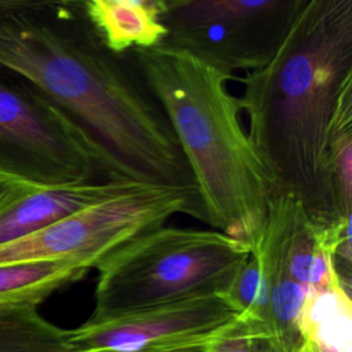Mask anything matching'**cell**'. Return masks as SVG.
Wrapping results in <instances>:
<instances>
[{
	"mask_svg": "<svg viewBox=\"0 0 352 352\" xmlns=\"http://www.w3.org/2000/svg\"><path fill=\"white\" fill-rule=\"evenodd\" d=\"M87 267L74 260H41L0 265V308L38 305L60 287L81 279Z\"/></svg>",
	"mask_w": 352,
	"mask_h": 352,
	"instance_id": "obj_12",
	"label": "cell"
},
{
	"mask_svg": "<svg viewBox=\"0 0 352 352\" xmlns=\"http://www.w3.org/2000/svg\"><path fill=\"white\" fill-rule=\"evenodd\" d=\"M37 186L0 169V209Z\"/></svg>",
	"mask_w": 352,
	"mask_h": 352,
	"instance_id": "obj_17",
	"label": "cell"
},
{
	"mask_svg": "<svg viewBox=\"0 0 352 352\" xmlns=\"http://www.w3.org/2000/svg\"><path fill=\"white\" fill-rule=\"evenodd\" d=\"M81 6L96 36L114 54L155 47L168 36L158 11L107 0H82Z\"/></svg>",
	"mask_w": 352,
	"mask_h": 352,
	"instance_id": "obj_10",
	"label": "cell"
},
{
	"mask_svg": "<svg viewBox=\"0 0 352 352\" xmlns=\"http://www.w3.org/2000/svg\"><path fill=\"white\" fill-rule=\"evenodd\" d=\"M204 344H194V345H187L182 348H173V349H166V351H158V352H204Z\"/></svg>",
	"mask_w": 352,
	"mask_h": 352,
	"instance_id": "obj_20",
	"label": "cell"
},
{
	"mask_svg": "<svg viewBox=\"0 0 352 352\" xmlns=\"http://www.w3.org/2000/svg\"><path fill=\"white\" fill-rule=\"evenodd\" d=\"M270 327L258 319L238 314L219 329L204 346V352H276ZM282 352V351H280Z\"/></svg>",
	"mask_w": 352,
	"mask_h": 352,
	"instance_id": "obj_16",
	"label": "cell"
},
{
	"mask_svg": "<svg viewBox=\"0 0 352 352\" xmlns=\"http://www.w3.org/2000/svg\"><path fill=\"white\" fill-rule=\"evenodd\" d=\"M177 213L205 221L191 190L138 184L88 205L26 236L0 245V265L41 260H74L96 268L128 241L165 226Z\"/></svg>",
	"mask_w": 352,
	"mask_h": 352,
	"instance_id": "obj_5",
	"label": "cell"
},
{
	"mask_svg": "<svg viewBox=\"0 0 352 352\" xmlns=\"http://www.w3.org/2000/svg\"><path fill=\"white\" fill-rule=\"evenodd\" d=\"M138 184L126 179H98L37 186L0 209V245L40 231L60 219Z\"/></svg>",
	"mask_w": 352,
	"mask_h": 352,
	"instance_id": "obj_9",
	"label": "cell"
},
{
	"mask_svg": "<svg viewBox=\"0 0 352 352\" xmlns=\"http://www.w3.org/2000/svg\"><path fill=\"white\" fill-rule=\"evenodd\" d=\"M129 56L170 125L205 221L254 249L275 188L228 91L235 74L166 43Z\"/></svg>",
	"mask_w": 352,
	"mask_h": 352,
	"instance_id": "obj_3",
	"label": "cell"
},
{
	"mask_svg": "<svg viewBox=\"0 0 352 352\" xmlns=\"http://www.w3.org/2000/svg\"><path fill=\"white\" fill-rule=\"evenodd\" d=\"M82 0H0V12L15 10V8H25L41 4H54V3H81Z\"/></svg>",
	"mask_w": 352,
	"mask_h": 352,
	"instance_id": "obj_18",
	"label": "cell"
},
{
	"mask_svg": "<svg viewBox=\"0 0 352 352\" xmlns=\"http://www.w3.org/2000/svg\"><path fill=\"white\" fill-rule=\"evenodd\" d=\"M276 352H280V351H276Z\"/></svg>",
	"mask_w": 352,
	"mask_h": 352,
	"instance_id": "obj_22",
	"label": "cell"
},
{
	"mask_svg": "<svg viewBox=\"0 0 352 352\" xmlns=\"http://www.w3.org/2000/svg\"><path fill=\"white\" fill-rule=\"evenodd\" d=\"M296 352H311V349H309V348L302 342V344L300 345V348H298Z\"/></svg>",
	"mask_w": 352,
	"mask_h": 352,
	"instance_id": "obj_21",
	"label": "cell"
},
{
	"mask_svg": "<svg viewBox=\"0 0 352 352\" xmlns=\"http://www.w3.org/2000/svg\"><path fill=\"white\" fill-rule=\"evenodd\" d=\"M329 170L342 216L352 213V94L338 104L329 129Z\"/></svg>",
	"mask_w": 352,
	"mask_h": 352,
	"instance_id": "obj_14",
	"label": "cell"
},
{
	"mask_svg": "<svg viewBox=\"0 0 352 352\" xmlns=\"http://www.w3.org/2000/svg\"><path fill=\"white\" fill-rule=\"evenodd\" d=\"M117 4H125V6H136V7H144L154 11L161 12L162 11V0H107Z\"/></svg>",
	"mask_w": 352,
	"mask_h": 352,
	"instance_id": "obj_19",
	"label": "cell"
},
{
	"mask_svg": "<svg viewBox=\"0 0 352 352\" xmlns=\"http://www.w3.org/2000/svg\"><path fill=\"white\" fill-rule=\"evenodd\" d=\"M0 352H69L67 330L44 319L36 305L1 307Z\"/></svg>",
	"mask_w": 352,
	"mask_h": 352,
	"instance_id": "obj_13",
	"label": "cell"
},
{
	"mask_svg": "<svg viewBox=\"0 0 352 352\" xmlns=\"http://www.w3.org/2000/svg\"><path fill=\"white\" fill-rule=\"evenodd\" d=\"M305 0H164V43L235 73L261 66Z\"/></svg>",
	"mask_w": 352,
	"mask_h": 352,
	"instance_id": "obj_7",
	"label": "cell"
},
{
	"mask_svg": "<svg viewBox=\"0 0 352 352\" xmlns=\"http://www.w3.org/2000/svg\"><path fill=\"white\" fill-rule=\"evenodd\" d=\"M223 296L238 314L258 319L270 327L271 286L265 265L257 253H249Z\"/></svg>",
	"mask_w": 352,
	"mask_h": 352,
	"instance_id": "obj_15",
	"label": "cell"
},
{
	"mask_svg": "<svg viewBox=\"0 0 352 352\" xmlns=\"http://www.w3.org/2000/svg\"><path fill=\"white\" fill-rule=\"evenodd\" d=\"M246 131L278 192L296 195L318 223L349 220L333 190L327 142L352 94V0H305L272 55L245 72Z\"/></svg>",
	"mask_w": 352,
	"mask_h": 352,
	"instance_id": "obj_2",
	"label": "cell"
},
{
	"mask_svg": "<svg viewBox=\"0 0 352 352\" xmlns=\"http://www.w3.org/2000/svg\"><path fill=\"white\" fill-rule=\"evenodd\" d=\"M298 329L311 352H352L349 289L336 285L309 290L300 311Z\"/></svg>",
	"mask_w": 352,
	"mask_h": 352,
	"instance_id": "obj_11",
	"label": "cell"
},
{
	"mask_svg": "<svg viewBox=\"0 0 352 352\" xmlns=\"http://www.w3.org/2000/svg\"><path fill=\"white\" fill-rule=\"evenodd\" d=\"M249 253L246 243L217 230L161 226L144 232L96 267L89 320L223 294Z\"/></svg>",
	"mask_w": 352,
	"mask_h": 352,
	"instance_id": "obj_4",
	"label": "cell"
},
{
	"mask_svg": "<svg viewBox=\"0 0 352 352\" xmlns=\"http://www.w3.org/2000/svg\"><path fill=\"white\" fill-rule=\"evenodd\" d=\"M238 312L223 294L89 320L67 330L69 352H158L206 342Z\"/></svg>",
	"mask_w": 352,
	"mask_h": 352,
	"instance_id": "obj_8",
	"label": "cell"
},
{
	"mask_svg": "<svg viewBox=\"0 0 352 352\" xmlns=\"http://www.w3.org/2000/svg\"><path fill=\"white\" fill-rule=\"evenodd\" d=\"M0 169L38 186L124 179L63 111L6 74H0Z\"/></svg>",
	"mask_w": 352,
	"mask_h": 352,
	"instance_id": "obj_6",
	"label": "cell"
},
{
	"mask_svg": "<svg viewBox=\"0 0 352 352\" xmlns=\"http://www.w3.org/2000/svg\"><path fill=\"white\" fill-rule=\"evenodd\" d=\"M0 74L63 111L128 180L197 192L170 125L129 55L106 48L81 3L0 12Z\"/></svg>",
	"mask_w": 352,
	"mask_h": 352,
	"instance_id": "obj_1",
	"label": "cell"
}]
</instances>
